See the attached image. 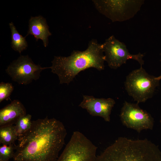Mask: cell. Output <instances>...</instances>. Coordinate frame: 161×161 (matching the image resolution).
<instances>
[{
    "mask_svg": "<svg viewBox=\"0 0 161 161\" xmlns=\"http://www.w3.org/2000/svg\"><path fill=\"white\" fill-rule=\"evenodd\" d=\"M67 134L63 123L47 116L32 121L30 129L18 138L14 161H56Z\"/></svg>",
    "mask_w": 161,
    "mask_h": 161,
    "instance_id": "cell-1",
    "label": "cell"
},
{
    "mask_svg": "<svg viewBox=\"0 0 161 161\" xmlns=\"http://www.w3.org/2000/svg\"><path fill=\"white\" fill-rule=\"evenodd\" d=\"M103 52L102 44L92 39L84 51L73 50L67 57L54 56L49 68L52 72L58 75L60 84L68 85L81 71L90 68L104 70Z\"/></svg>",
    "mask_w": 161,
    "mask_h": 161,
    "instance_id": "cell-2",
    "label": "cell"
},
{
    "mask_svg": "<svg viewBox=\"0 0 161 161\" xmlns=\"http://www.w3.org/2000/svg\"><path fill=\"white\" fill-rule=\"evenodd\" d=\"M94 161H161L158 146L147 139L118 138Z\"/></svg>",
    "mask_w": 161,
    "mask_h": 161,
    "instance_id": "cell-3",
    "label": "cell"
},
{
    "mask_svg": "<svg viewBox=\"0 0 161 161\" xmlns=\"http://www.w3.org/2000/svg\"><path fill=\"white\" fill-rule=\"evenodd\" d=\"M156 78L149 75L141 66L126 76L124 83L125 89L137 104L145 102L152 97L159 85L160 80Z\"/></svg>",
    "mask_w": 161,
    "mask_h": 161,
    "instance_id": "cell-4",
    "label": "cell"
},
{
    "mask_svg": "<svg viewBox=\"0 0 161 161\" xmlns=\"http://www.w3.org/2000/svg\"><path fill=\"white\" fill-rule=\"evenodd\" d=\"M98 11L113 22L133 18L140 10L144 0H93Z\"/></svg>",
    "mask_w": 161,
    "mask_h": 161,
    "instance_id": "cell-5",
    "label": "cell"
},
{
    "mask_svg": "<svg viewBox=\"0 0 161 161\" xmlns=\"http://www.w3.org/2000/svg\"><path fill=\"white\" fill-rule=\"evenodd\" d=\"M97 148L83 133L75 131L56 161H94Z\"/></svg>",
    "mask_w": 161,
    "mask_h": 161,
    "instance_id": "cell-6",
    "label": "cell"
},
{
    "mask_svg": "<svg viewBox=\"0 0 161 161\" xmlns=\"http://www.w3.org/2000/svg\"><path fill=\"white\" fill-rule=\"evenodd\" d=\"M49 67H42L35 64L28 55H21L13 61L5 69L12 80L19 84L27 85L38 80L41 73Z\"/></svg>",
    "mask_w": 161,
    "mask_h": 161,
    "instance_id": "cell-7",
    "label": "cell"
},
{
    "mask_svg": "<svg viewBox=\"0 0 161 161\" xmlns=\"http://www.w3.org/2000/svg\"><path fill=\"white\" fill-rule=\"evenodd\" d=\"M102 45L105 61L111 69H117L129 59L137 61L141 66L144 64L143 54L130 53L125 44L116 39L114 35L106 39Z\"/></svg>",
    "mask_w": 161,
    "mask_h": 161,
    "instance_id": "cell-8",
    "label": "cell"
},
{
    "mask_svg": "<svg viewBox=\"0 0 161 161\" xmlns=\"http://www.w3.org/2000/svg\"><path fill=\"white\" fill-rule=\"evenodd\" d=\"M120 117L123 124L127 127L140 133L144 130H152L154 119L146 111L141 109L138 104L124 102Z\"/></svg>",
    "mask_w": 161,
    "mask_h": 161,
    "instance_id": "cell-9",
    "label": "cell"
},
{
    "mask_svg": "<svg viewBox=\"0 0 161 161\" xmlns=\"http://www.w3.org/2000/svg\"><path fill=\"white\" fill-rule=\"evenodd\" d=\"M83 97L79 106L86 109L92 116L100 117L106 122L110 121L112 111L115 104L113 99L96 98L93 96L83 95Z\"/></svg>",
    "mask_w": 161,
    "mask_h": 161,
    "instance_id": "cell-10",
    "label": "cell"
},
{
    "mask_svg": "<svg viewBox=\"0 0 161 161\" xmlns=\"http://www.w3.org/2000/svg\"><path fill=\"white\" fill-rule=\"evenodd\" d=\"M26 114L23 104L18 100H14L0 110V127L14 125Z\"/></svg>",
    "mask_w": 161,
    "mask_h": 161,
    "instance_id": "cell-11",
    "label": "cell"
},
{
    "mask_svg": "<svg viewBox=\"0 0 161 161\" xmlns=\"http://www.w3.org/2000/svg\"><path fill=\"white\" fill-rule=\"evenodd\" d=\"M29 35L34 36L36 41L39 39L42 40L44 46H47L48 37L52 35L49 30L46 19L39 15L31 16L29 21V29L26 36Z\"/></svg>",
    "mask_w": 161,
    "mask_h": 161,
    "instance_id": "cell-12",
    "label": "cell"
},
{
    "mask_svg": "<svg viewBox=\"0 0 161 161\" xmlns=\"http://www.w3.org/2000/svg\"><path fill=\"white\" fill-rule=\"evenodd\" d=\"M9 25L11 33V47L20 54L28 47L26 37L23 36L18 32L13 22L9 23Z\"/></svg>",
    "mask_w": 161,
    "mask_h": 161,
    "instance_id": "cell-13",
    "label": "cell"
},
{
    "mask_svg": "<svg viewBox=\"0 0 161 161\" xmlns=\"http://www.w3.org/2000/svg\"><path fill=\"white\" fill-rule=\"evenodd\" d=\"M18 138L14 125L0 127V143L2 145H9L14 144Z\"/></svg>",
    "mask_w": 161,
    "mask_h": 161,
    "instance_id": "cell-14",
    "label": "cell"
},
{
    "mask_svg": "<svg viewBox=\"0 0 161 161\" xmlns=\"http://www.w3.org/2000/svg\"><path fill=\"white\" fill-rule=\"evenodd\" d=\"M31 118V115L26 114L21 117L16 123L14 125L15 129L18 138L30 129L32 123Z\"/></svg>",
    "mask_w": 161,
    "mask_h": 161,
    "instance_id": "cell-15",
    "label": "cell"
},
{
    "mask_svg": "<svg viewBox=\"0 0 161 161\" xmlns=\"http://www.w3.org/2000/svg\"><path fill=\"white\" fill-rule=\"evenodd\" d=\"M16 145H3L0 147V161H9L13 158L15 149Z\"/></svg>",
    "mask_w": 161,
    "mask_h": 161,
    "instance_id": "cell-16",
    "label": "cell"
},
{
    "mask_svg": "<svg viewBox=\"0 0 161 161\" xmlns=\"http://www.w3.org/2000/svg\"><path fill=\"white\" fill-rule=\"evenodd\" d=\"M14 90L12 84L9 82H1L0 83V103L7 100Z\"/></svg>",
    "mask_w": 161,
    "mask_h": 161,
    "instance_id": "cell-17",
    "label": "cell"
},
{
    "mask_svg": "<svg viewBox=\"0 0 161 161\" xmlns=\"http://www.w3.org/2000/svg\"><path fill=\"white\" fill-rule=\"evenodd\" d=\"M160 55L161 57L160 61H161V52L160 53ZM156 78L158 80H160L161 79V74L159 76L156 77Z\"/></svg>",
    "mask_w": 161,
    "mask_h": 161,
    "instance_id": "cell-18",
    "label": "cell"
},
{
    "mask_svg": "<svg viewBox=\"0 0 161 161\" xmlns=\"http://www.w3.org/2000/svg\"><path fill=\"white\" fill-rule=\"evenodd\" d=\"M160 124H161V119L160 120Z\"/></svg>",
    "mask_w": 161,
    "mask_h": 161,
    "instance_id": "cell-19",
    "label": "cell"
}]
</instances>
